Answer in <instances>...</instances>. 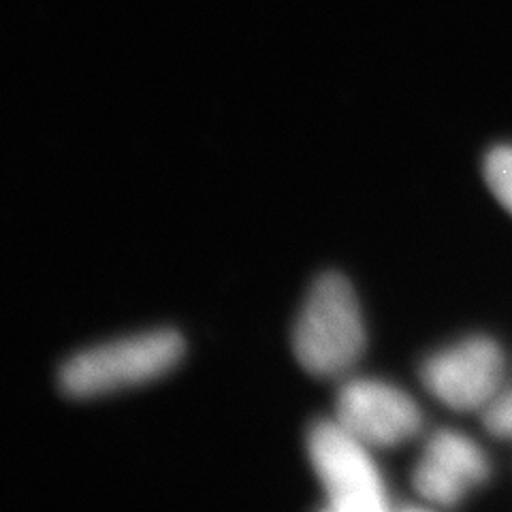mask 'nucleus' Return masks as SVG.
Returning <instances> with one entry per match:
<instances>
[{"mask_svg": "<svg viewBox=\"0 0 512 512\" xmlns=\"http://www.w3.org/2000/svg\"><path fill=\"white\" fill-rule=\"evenodd\" d=\"M363 348L365 325L350 282L340 274L320 276L295 323L297 361L314 376H342L361 359Z\"/></svg>", "mask_w": 512, "mask_h": 512, "instance_id": "f257e3e1", "label": "nucleus"}, {"mask_svg": "<svg viewBox=\"0 0 512 512\" xmlns=\"http://www.w3.org/2000/svg\"><path fill=\"white\" fill-rule=\"evenodd\" d=\"M184 355L186 342L178 331L133 335L69 359L60 370V389L69 397L90 399L139 387L173 372Z\"/></svg>", "mask_w": 512, "mask_h": 512, "instance_id": "f03ea898", "label": "nucleus"}, {"mask_svg": "<svg viewBox=\"0 0 512 512\" xmlns=\"http://www.w3.org/2000/svg\"><path fill=\"white\" fill-rule=\"evenodd\" d=\"M367 448L370 446L338 421L312 425L308 453L329 498V508L340 512H382L389 508L387 487Z\"/></svg>", "mask_w": 512, "mask_h": 512, "instance_id": "7ed1b4c3", "label": "nucleus"}, {"mask_svg": "<svg viewBox=\"0 0 512 512\" xmlns=\"http://www.w3.org/2000/svg\"><path fill=\"white\" fill-rule=\"evenodd\" d=\"M504 355L483 335L463 340L431 355L421 367L427 391L453 410L487 408L500 393Z\"/></svg>", "mask_w": 512, "mask_h": 512, "instance_id": "20e7f679", "label": "nucleus"}, {"mask_svg": "<svg viewBox=\"0 0 512 512\" xmlns=\"http://www.w3.org/2000/svg\"><path fill=\"white\" fill-rule=\"evenodd\" d=\"M335 421L367 446L391 448L419 434L421 408L402 389L382 380L346 382L338 402Z\"/></svg>", "mask_w": 512, "mask_h": 512, "instance_id": "39448f33", "label": "nucleus"}, {"mask_svg": "<svg viewBox=\"0 0 512 512\" xmlns=\"http://www.w3.org/2000/svg\"><path fill=\"white\" fill-rule=\"evenodd\" d=\"M485 453L457 431H438L429 438L412 472L414 491L436 506H455L470 489L485 483Z\"/></svg>", "mask_w": 512, "mask_h": 512, "instance_id": "423d86ee", "label": "nucleus"}, {"mask_svg": "<svg viewBox=\"0 0 512 512\" xmlns=\"http://www.w3.org/2000/svg\"><path fill=\"white\" fill-rule=\"evenodd\" d=\"M485 180L495 199L512 214V146H500L487 154Z\"/></svg>", "mask_w": 512, "mask_h": 512, "instance_id": "0eeeda50", "label": "nucleus"}, {"mask_svg": "<svg viewBox=\"0 0 512 512\" xmlns=\"http://www.w3.org/2000/svg\"><path fill=\"white\" fill-rule=\"evenodd\" d=\"M485 425L493 436L512 438V391L495 395L485 408Z\"/></svg>", "mask_w": 512, "mask_h": 512, "instance_id": "6e6552de", "label": "nucleus"}]
</instances>
